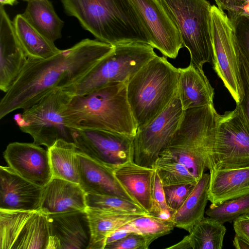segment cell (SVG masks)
Masks as SVG:
<instances>
[{
    "instance_id": "obj_1",
    "label": "cell",
    "mask_w": 249,
    "mask_h": 249,
    "mask_svg": "<svg viewBox=\"0 0 249 249\" xmlns=\"http://www.w3.org/2000/svg\"><path fill=\"white\" fill-rule=\"evenodd\" d=\"M114 46L86 38L49 58L28 60L0 102V119L36 103L52 90L76 84L114 50Z\"/></svg>"
},
{
    "instance_id": "obj_2",
    "label": "cell",
    "mask_w": 249,
    "mask_h": 249,
    "mask_svg": "<svg viewBox=\"0 0 249 249\" xmlns=\"http://www.w3.org/2000/svg\"><path fill=\"white\" fill-rule=\"evenodd\" d=\"M96 39L116 46L138 42L150 45L149 34L129 0H60Z\"/></svg>"
},
{
    "instance_id": "obj_3",
    "label": "cell",
    "mask_w": 249,
    "mask_h": 249,
    "mask_svg": "<svg viewBox=\"0 0 249 249\" xmlns=\"http://www.w3.org/2000/svg\"><path fill=\"white\" fill-rule=\"evenodd\" d=\"M127 82L111 83L74 95L66 111L69 126L73 130H102L133 138L137 124L127 99Z\"/></svg>"
},
{
    "instance_id": "obj_4",
    "label": "cell",
    "mask_w": 249,
    "mask_h": 249,
    "mask_svg": "<svg viewBox=\"0 0 249 249\" xmlns=\"http://www.w3.org/2000/svg\"><path fill=\"white\" fill-rule=\"evenodd\" d=\"M178 68L155 56L127 81V97L137 128L152 121L177 94Z\"/></svg>"
},
{
    "instance_id": "obj_5",
    "label": "cell",
    "mask_w": 249,
    "mask_h": 249,
    "mask_svg": "<svg viewBox=\"0 0 249 249\" xmlns=\"http://www.w3.org/2000/svg\"><path fill=\"white\" fill-rule=\"evenodd\" d=\"M218 114L213 104L185 110L161 152L185 165L199 180L207 169L206 157L216 133Z\"/></svg>"
},
{
    "instance_id": "obj_6",
    "label": "cell",
    "mask_w": 249,
    "mask_h": 249,
    "mask_svg": "<svg viewBox=\"0 0 249 249\" xmlns=\"http://www.w3.org/2000/svg\"><path fill=\"white\" fill-rule=\"evenodd\" d=\"M74 95L73 85L54 89L22 112L15 114L14 120L36 145L49 148L59 140L73 142V129L68 125L66 111Z\"/></svg>"
},
{
    "instance_id": "obj_7",
    "label": "cell",
    "mask_w": 249,
    "mask_h": 249,
    "mask_svg": "<svg viewBox=\"0 0 249 249\" xmlns=\"http://www.w3.org/2000/svg\"><path fill=\"white\" fill-rule=\"evenodd\" d=\"M176 25L190 63L203 69L213 61L212 5L208 0H160Z\"/></svg>"
},
{
    "instance_id": "obj_8",
    "label": "cell",
    "mask_w": 249,
    "mask_h": 249,
    "mask_svg": "<svg viewBox=\"0 0 249 249\" xmlns=\"http://www.w3.org/2000/svg\"><path fill=\"white\" fill-rule=\"evenodd\" d=\"M206 164L210 171L249 167V125L238 105L218 114Z\"/></svg>"
},
{
    "instance_id": "obj_9",
    "label": "cell",
    "mask_w": 249,
    "mask_h": 249,
    "mask_svg": "<svg viewBox=\"0 0 249 249\" xmlns=\"http://www.w3.org/2000/svg\"><path fill=\"white\" fill-rule=\"evenodd\" d=\"M154 49L148 44L138 42L114 46L110 54L73 85L75 95L89 93L111 83L128 81L157 55Z\"/></svg>"
},
{
    "instance_id": "obj_10",
    "label": "cell",
    "mask_w": 249,
    "mask_h": 249,
    "mask_svg": "<svg viewBox=\"0 0 249 249\" xmlns=\"http://www.w3.org/2000/svg\"><path fill=\"white\" fill-rule=\"evenodd\" d=\"M213 68L236 104L243 91L239 68V52L231 21L224 11L212 5Z\"/></svg>"
},
{
    "instance_id": "obj_11",
    "label": "cell",
    "mask_w": 249,
    "mask_h": 249,
    "mask_svg": "<svg viewBox=\"0 0 249 249\" xmlns=\"http://www.w3.org/2000/svg\"><path fill=\"white\" fill-rule=\"evenodd\" d=\"M48 214L39 211L0 209V249H47Z\"/></svg>"
},
{
    "instance_id": "obj_12",
    "label": "cell",
    "mask_w": 249,
    "mask_h": 249,
    "mask_svg": "<svg viewBox=\"0 0 249 249\" xmlns=\"http://www.w3.org/2000/svg\"><path fill=\"white\" fill-rule=\"evenodd\" d=\"M184 111L177 93L161 113L138 128L132 139V161L152 167L177 129Z\"/></svg>"
},
{
    "instance_id": "obj_13",
    "label": "cell",
    "mask_w": 249,
    "mask_h": 249,
    "mask_svg": "<svg viewBox=\"0 0 249 249\" xmlns=\"http://www.w3.org/2000/svg\"><path fill=\"white\" fill-rule=\"evenodd\" d=\"M72 134L78 151L110 168L132 160L133 138L93 129H73Z\"/></svg>"
},
{
    "instance_id": "obj_14",
    "label": "cell",
    "mask_w": 249,
    "mask_h": 249,
    "mask_svg": "<svg viewBox=\"0 0 249 249\" xmlns=\"http://www.w3.org/2000/svg\"><path fill=\"white\" fill-rule=\"evenodd\" d=\"M145 26L150 45L175 59L183 45L175 23L160 0H129Z\"/></svg>"
},
{
    "instance_id": "obj_15",
    "label": "cell",
    "mask_w": 249,
    "mask_h": 249,
    "mask_svg": "<svg viewBox=\"0 0 249 249\" xmlns=\"http://www.w3.org/2000/svg\"><path fill=\"white\" fill-rule=\"evenodd\" d=\"M8 166L17 174L40 187L53 178L48 150L33 143H10L3 152Z\"/></svg>"
},
{
    "instance_id": "obj_16",
    "label": "cell",
    "mask_w": 249,
    "mask_h": 249,
    "mask_svg": "<svg viewBox=\"0 0 249 249\" xmlns=\"http://www.w3.org/2000/svg\"><path fill=\"white\" fill-rule=\"evenodd\" d=\"M48 217L47 249H87L90 234L86 210L48 214Z\"/></svg>"
},
{
    "instance_id": "obj_17",
    "label": "cell",
    "mask_w": 249,
    "mask_h": 249,
    "mask_svg": "<svg viewBox=\"0 0 249 249\" xmlns=\"http://www.w3.org/2000/svg\"><path fill=\"white\" fill-rule=\"evenodd\" d=\"M28 59L3 6H0V89L6 93L13 86Z\"/></svg>"
},
{
    "instance_id": "obj_18",
    "label": "cell",
    "mask_w": 249,
    "mask_h": 249,
    "mask_svg": "<svg viewBox=\"0 0 249 249\" xmlns=\"http://www.w3.org/2000/svg\"><path fill=\"white\" fill-rule=\"evenodd\" d=\"M43 190L9 166L0 167V209L39 211Z\"/></svg>"
},
{
    "instance_id": "obj_19",
    "label": "cell",
    "mask_w": 249,
    "mask_h": 249,
    "mask_svg": "<svg viewBox=\"0 0 249 249\" xmlns=\"http://www.w3.org/2000/svg\"><path fill=\"white\" fill-rule=\"evenodd\" d=\"M76 157L79 184L86 194L114 196L138 204L117 179L114 169L78 151Z\"/></svg>"
},
{
    "instance_id": "obj_20",
    "label": "cell",
    "mask_w": 249,
    "mask_h": 249,
    "mask_svg": "<svg viewBox=\"0 0 249 249\" xmlns=\"http://www.w3.org/2000/svg\"><path fill=\"white\" fill-rule=\"evenodd\" d=\"M43 188L40 211L47 214L87 208L86 193L78 183L53 177Z\"/></svg>"
},
{
    "instance_id": "obj_21",
    "label": "cell",
    "mask_w": 249,
    "mask_h": 249,
    "mask_svg": "<svg viewBox=\"0 0 249 249\" xmlns=\"http://www.w3.org/2000/svg\"><path fill=\"white\" fill-rule=\"evenodd\" d=\"M178 71L177 93L184 111L213 104L214 89L203 69L190 63Z\"/></svg>"
},
{
    "instance_id": "obj_22",
    "label": "cell",
    "mask_w": 249,
    "mask_h": 249,
    "mask_svg": "<svg viewBox=\"0 0 249 249\" xmlns=\"http://www.w3.org/2000/svg\"><path fill=\"white\" fill-rule=\"evenodd\" d=\"M249 194V167L212 170L208 198L211 205Z\"/></svg>"
},
{
    "instance_id": "obj_23",
    "label": "cell",
    "mask_w": 249,
    "mask_h": 249,
    "mask_svg": "<svg viewBox=\"0 0 249 249\" xmlns=\"http://www.w3.org/2000/svg\"><path fill=\"white\" fill-rule=\"evenodd\" d=\"M154 169L129 161L116 167L114 175L136 202L149 214L152 208V188Z\"/></svg>"
},
{
    "instance_id": "obj_24",
    "label": "cell",
    "mask_w": 249,
    "mask_h": 249,
    "mask_svg": "<svg viewBox=\"0 0 249 249\" xmlns=\"http://www.w3.org/2000/svg\"><path fill=\"white\" fill-rule=\"evenodd\" d=\"M86 212L90 234L87 249H104L111 234L134 219L146 215L117 213L90 207H87Z\"/></svg>"
},
{
    "instance_id": "obj_25",
    "label": "cell",
    "mask_w": 249,
    "mask_h": 249,
    "mask_svg": "<svg viewBox=\"0 0 249 249\" xmlns=\"http://www.w3.org/2000/svg\"><path fill=\"white\" fill-rule=\"evenodd\" d=\"M13 23L18 39L28 60L46 59L60 52L54 42L38 31L23 14L17 15Z\"/></svg>"
},
{
    "instance_id": "obj_26",
    "label": "cell",
    "mask_w": 249,
    "mask_h": 249,
    "mask_svg": "<svg viewBox=\"0 0 249 249\" xmlns=\"http://www.w3.org/2000/svg\"><path fill=\"white\" fill-rule=\"evenodd\" d=\"M209 179L210 174L204 173L183 204L173 213L172 221L175 227L189 232L204 217L209 200Z\"/></svg>"
},
{
    "instance_id": "obj_27",
    "label": "cell",
    "mask_w": 249,
    "mask_h": 249,
    "mask_svg": "<svg viewBox=\"0 0 249 249\" xmlns=\"http://www.w3.org/2000/svg\"><path fill=\"white\" fill-rule=\"evenodd\" d=\"M23 14L41 34L54 42L62 37L64 21L49 0H30Z\"/></svg>"
},
{
    "instance_id": "obj_28",
    "label": "cell",
    "mask_w": 249,
    "mask_h": 249,
    "mask_svg": "<svg viewBox=\"0 0 249 249\" xmlns=\"http://www.w3.org/2000/svg\"><path fill=\"white\" fill-rule=\"evenodd\" d=\"M47 150L53 177L79 184L77 149L75 143L59 140Z\"/></svg>"
},
{
    "instance_id": "obj_29",
    "label": "cell",
    "mask_w": 249,
    "mask_h": 249,
    "mask_svg": "<svg viewBox=\"0 0 249 249\" xmlns=\"http://www.w3.org/2000/svg\"><path fill=\"white\" fill-rule=\"evenodd\" d=\"M226 228L223 224L203 217L189 232L193 249H221Z\"/></svg>"
},
{
    "instance_id": "obj_30",
    "label": "cell",
    "mask_w": 249,
    "mask_h": 249,
    "mask_svg": "<svg viewBox=\"0 0 249 249\" xmlns=\"http://www.w3.org/2000/svg\"><path fill=\"white\" fill-rule=\"evenodd\" d=\"M163 187L181 184L195 185L199 181L183 164L161 152L153 164Z\"/></svg>"
},
{
    "instance_id": "obj_31",
    "label": "cell",
    "mask_w": 249,
    "mask_h": 249,
    "mask_svg": "<svg viewBox=\"0 0 249 249\" xmlns=\"http://www.w3.org/2000/svg\"><path fill=\"white\" fill-rule=\"evenodd\" d=\"M175 227L172 220L162 219L147 214L134 219L116 231L141 234L151 244L157 238L170 233Z\"/></svg>"
},
{
    "instance_id": "obj_32",
    "label": "cell",
    "mask_w": 249,
    "mask_h": 249,
    "mask_svg": "<svg viewBox=\"0 0 249 249\" xmlns=\"http://www.w3.org/2000/svg\"><path fill=\"white\" fill-rule=\"evenodd\" d=\"M87 207L129 213L148 214L139 204L111 195L86 194Z\"/></svg>"
},
{
    "instance_id": "obj_33",
    "label": "cell",
    "mask_w": 249,
    "mask_h": 249,
    "mask_svg": "<svg viewBox=\"0 0 249 249\" xmlns=\"http://www.w3.org/2000/svg\"><path fill=\"white\" fill-rule=\"evenodd\" d=\"M221 223L231 222L249 214V194L225 201L217 205H210L205 212Z\"/></svg>"
},
{
    "instance_id": "obj_34",
    "label": "cell",
    "mask_w": 249,
    "mask_h": 249,
    "mask_svg": "<svg viewBox=\"0 0 249 249\" xmlns=\"http://www.w3.org/2000/svg\"><path fill=\"white\" fill-rule=\"evenodd\" d=\"M152 208L149 214L162 219L172 220V216L175 212L167 204L163 186L154 169L152 180Z\"/></svg>"
},
{
    "instance_id": "obj_35",
    "label": "cell",
    "mask_w": 249,
    "mask_h": 249,
    "mask_svg": "<svg viewBox=\"0 0 249 249\" xmlns=\"http://www.w3.org/2000/svg\"><path fill=\"white\" fill-rule=\"evenodd\" d=\"M230 19L238 50L249 65V12Z\"/></svg>"
},
{
    "instance_id": "obj_36",
    "label": "cell",
    "mask_w": 249,
    "mask_h": 249,
    "mask_svg": "<svg viewBox=\"0 0 249 249\" xmlns=\"http://www.w3.org/2000/svg\"><path fill=\"white\" fill-rule=\"evenodd\" d=\"M195 186L181 184L163 187L168 206L175 212L183 204Z\"/></svg>"
},
{
    "instance_id": "obj_37",
    "label": "cell",
    "mask_w": 249,
    "mask_h": 249,
    "mask_svg": "<svg viewBox=\"0 0 249 249\" xmlns=\"http://www.w3.org/2000/svg\"><path fill=\"white\" fill-rule=\"evenodd\" d=\"M239 68L243 95L239 103L236 105L240 106L249 125V65L240 52Z\"/></svg>"
},
{
    "instance_id": "obj_38",
    "label": "cell",
    "mask_w": 249,
    "mask_h": 249,
    "mask_svg": "<svg viewBox=\"0 0 249 249\" xmlns=\"http://www.w3.org/2000/svg\"><path fill=\"white\" fill-rule=\"evenodd\" d=\"M150 245L144 236L132 232L120 239L107 243L104 249H148Z\"/></svg>"
},
{
    "instance_id": "obj_39",
    "label": "cell",
    "mask_w": 249,
    "mask_h": 249,
    "mask_svg": "<svg viewBox=\"0 0 249 249\" xmlns=\"http://www.w3.org/2000/svg\"><path fill=\"white\" fill-rule=\"evenodd\" d=\"M221 11L226 10L230 19L249 12V0H214Z\"/></svg>"
},
{
    "instance_id": "obj_40",
    "label": "cell",
    "mask_w": 249,
    "mask_h": 249,
    "mask_svg": "<svg viewBox=\"0 0 249 249\" xmlns=\"http://www.w3.org/2000/svg\"><path fill=\"white\" fill-rule=\"evenodd\" d=\"M235 233L249 240V214L240 216L233 221Z\"/></svg>"
},
{
    "instance_id": "obj_41",
    "label": "cell",
    "mask_w": 249,
    "mask_h": 249,
    "mask_svg": "<svg viewBox=\"0 0 249 249\" xmlns=\"http://www.w3.org/2000/svg\"><path fill=\"white\" fill-rule=\"evenodd\" d=\"M167 249H193L192 242L189 235L184 236L179 242L167 247Z\"/></svg>"
},
{
    "instance_id": "obj_42",
    "label": "cell",
    "mask_w": 249,
    "mask_h": 249,
    "mask_svg": "<svg viewBox=\"0 0 249 249\" xmlns=\"http://www.w3.org/2000/svg\"><path fill=\"white\" fill-rule=\"evenodd\" d=\"M234 247L237 249H249V240L235 233L233 241Z\"/></svg>"
},
{
    "instance_id": "obj_43",
    "label": "cell",
    "mask_w": 249,
    "mask_h": 249,
    "mask_svg": "<svg viewBox=\"0 0 249 249\" xmlns=\"http://www.w3.org/2000/svg\"><path fill=\"white\" fill-rule=\"evenodd\" d=\"M18 3L17 0H0V6H3L5 5L13 6L17 4Z\"/></svg>"
},
{
    "instance_id": "obj_44",
    "label": "cell",
    "mask_w": 249,
    "mask_h": 249,
    "mask_svg": "<svg viewBox=\"0 0 249 249\" xmlns=\"http://www.w3.org/2000/svg\"><path fill=\"white\" fill-rule=\"evenodd\" d=\"M24 0V1H27V2H28V1H30V0Z\"/></svg>"
}]
</instances>
